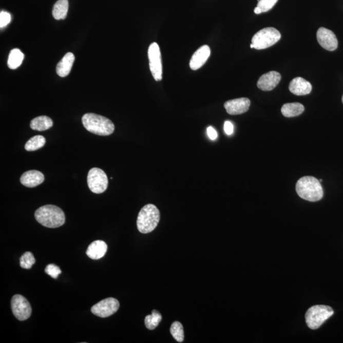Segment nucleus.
I'll return each instance as SVG.
<instances>
[{
  "mask_svg": "<svg viewBox=\"0 0 343 343\" xmlns=\"http://www.w3.org/2000/svg\"><path fill=\"white\" fill-rule=\"evenodd\" d=\"M162 318L160 313L158 311L154 310L151 315H147L145 318L144 323H145L146 328L149 330H154L159 325Z\"/></svg>",
  "mask_w": 343,
  "mask_h": 343,
  "instance_id": "24",
  "label": "nucleus"
},
{
  "mask_svg": "<svg viewBox=\"0 0 343 343\" xmlns=\"http://www.w3.org/2000/svg\"><path fill=\"white\" fill-rule=\"evenodd\" d=\"M11 308L13 315L18 320H26L30 317L32 312L31 305L28 300L21 295L16 294L12 297Z\"/></svg>",
  "mask_w": 343,
  "mask_h": 343,
  "instance_id": "9",
  "label": "nucleus"
},
{
  "mask_svg": "<svg viewBox=\"0 0 343 343\" xmlns=\"http://www.w3.org/2000/svg\"><path fill=\"white\" fill-rule=\"evenodd\" d=\"M317 37L319 44L327 50L334 51L338 46V42L333 32L325 28L318 29Z\"/></svg>",
  "mask_w": 343,
  "mask_h": 343,
  "instance_id": "11",
  "label": "nucleus"
},
{
  "mask_svg": "<svg viewBox=\"0 0 343 343\" xmlns=\"http://www.w3.org/2000/svg\"><path fill=\"white\" fill-rule=\"evenodd\" d=\"M257 7L261 10L262 12H266L272 9L275 4H277L278 0H257Z\"/></svg>",
  "mask_w": 343,
  "mask_h": 343,
  "instance_id": "27",
  "label": "nucleus"
},
{
  "mask_svg": "<svg viewBox=\"0 0 343 343\" xmlns=\"http://www.w3.org/2000/svg\"><path fill=\"white\" fill-rule=\"evenodd\" d=\"M119 307L120 303L117 299L109 297L93 305L91 308V312L98 317L106 318L116 313Z\"/></svg>",
  "mask_w": 343,
  "mask_h": 343,
  "instance_id": "10",
  "label": "nucleus"
},
{
  "mask_svg": "<svg viewBox=\"0 0 343 343\" xmlns=\"http://www.w3.org/2000/svg\"><path fill=\"white\" fill-rule=\"evenodd\" d=\"M147 55L149 61V69L153 77L156 81H161L162 80L163 73L162 56L159 45L157 43L154 42L150 45Z\"/></svg>",
  "mask_w": 343,
  "mask_h": 343,
  "instance_id": "8",
  "label": "nucleus"
},
{
  "mask_svg": "<svg viewBox=\"0 0 343 343\" xmlns=\"http://www.w3.org/2000/svg\"><path fill=\"white\" fill-rule=\"evenodd\" d=\"M45 177L41 172L33 170L26 172L21 177V184L28 187H34L44 183Z\"/></svg>",
  "mask_w": 343,
  "mask_h": 343,
  "instance_id": "16",
  "label": "nucleus"
},
{
  "mask_svg": "<svg viewBox=\"0 0 343 343\" xmlns=\"http://www.w3.org/2000/svg\"><path fill=\"white\" fill-rule=\"evenodd\" d=\"M25 55L18 49H14L10 51L8 59V66L11 69H15L22 64Z\"/></svg>",
  "mask_w": 343,
  "mask_h": 343,
  "instance_id": "22",
  "label": "nucleus"
},
{
  "mask_svg": "<svg viewBox=\"0 0 343 343\" xmlns=\"http://www.w3.org/2000/svg\"><path fill=\"white\" fill-rule=\"evenodd\" d=\"M53 123L50 117L47 116H40L31 120L30 127L32 129L37 131H45L52 127Z\"/></svg>",
  "mask_w": 343,
  "mask_h": 343,
  "instance_id": "19",
  "label": "nucleus"
},
{
  "mask_svg": "<svg viewBox=\"0 0 343 343\" xmlns=\"http://www.w3.org/2000/svg\"><path fill=\"white\" fill-rule=\"evenodd\" d=\"M251 49H254V45L253 44H251Z\"/></svg>",
  "mask_w": 343,
  "mask_h": 343,
  "instance_id": "33",
  "label": "nucleus"
},
{
  "mask_svg": "<svg viewBox=\"0 0 343 343\" xmlns=\"http://www.w3.org/2000/svg\"><path fill=\"white\" fill-rule=\"evenodd\" d=\"M207 135L208 138L211 139V140L214 141L218 138V133H217L216 130L214 129L213 127H208L207 129Z\"/></svg>",
  "mask_w": 343,
  "mask_h": 343,
  "instance_id": "31",
  "label": "nucleus"
},
{
  "mask_svg": "<svg viewBox=\"0 0 343 343\" xmlns=\"http://www.w3.org/2000/svg\"><path fill=\"white\" fill-rule=\"evenodd\" d=\"M211 55V49L208 45H203L193 55L189 62V67L192 70L196 71L202 68Z\"/></svg>",
  "mask_w": 343,
  "mask_h": 343,
  "instance_id": "14",
  "label": "nucleus"
},
{
  "mask_svg": "<svg viewBox=\"0 0 343 343\" xmlns=\"http://www.w3.org/2000/svg\"><path fill=\"white\" fill-rule=\"evenodd\" d=\"M82 123L88 132L99 136L112 135L115 131V125L107 118L94 113H87L82 117Z\"/></svg>",
  "mask_w": 343,
  "mask_h": 343,
  "instance_id": "3",
  "label": "nucleus"
},
{
  "mask_svg": "<svg viewBox=\"0 0 343 343\" xmlns=\"http://www.w3.org/2000/svg\"><path fill=\"white\" fill-rule=\"evenodd\" d=\"M296 190L299 197L310 202H317L323 196L320 181L312 176H305L299 179L296 185Z\"/></svg>",
  "mask_w": 343,
  "mask_h": 343,
  "instance_id": "2",
  "label": "nucleus"
},
{
  "mask_svg": "<svg viewBox=\"0 0 343 343\" xmlns=\"http://www.w3.org/2000/svg\"><path fill=\"white\" fill-rule=\"evenodd\" d=\"M45 272L51 277L56 279L61 273L60 268L54 264H48L45 269Z\"/></svg>",
  "mask_w": 343,
  "mask_h": 343,
  "instance_id": "28",
  "label": "nucleus"
},
{
  "mask_svg": "<svg viewBox=\"0 0 343 343\" xmlns=\"http://www.w3.org/2000/svg\"><path fill=\"white\" fill-rule=\"evenodd\" d=\"M304 111V107L298 103L283 104L281 111L284 117L291 118L299 116Z\"/></svg>",
  "mask_w": 343,
  "mask_h": 343,
  "instance_id": "20",
  "label": "nucleus"
},
{
  "mask_svg": "<svg viewBox=\"0 0 343 343\" xmlns=\"http://www.w3.org/2000/svg\"><path fill=\"white\" fill-rule=\"evenodd\" d=\"M87 183L90 191L93 194H103L108 186V177L101 168H92L88 172Z\"/></svg>",
  "mask_w": 343,
  "mask_h": 343,
  "instance_id": "7",
  "label": "nucleus"
},
{
  "mask_svg": "<svg viewBox=\"0 0 343 343\" xmlns=\"http://www.w3.org/2000/svg\"><path fill=\"white\" fill-rule=\"evenodd\" d=\"M35 258L30 252H26L20 258V266L24 269H31L35 263Z\"/></svg>",
  "mask_w": 343,
  "mask_h": 343,
  "instance_id": "26",
  "label": "nucleus"
},
{
  "mask_svg": "<svg viewBox=\"0 0 343 343\" xmlns=\"http://www.w3.org/2000/svg\"><path fill=\"white\" fill-rule=\"evenodd\" d=\"M75 60L73 53H67L56 67V72L59 76L66 77L70 73Z\"/></svg>",
  "mask_w": 343,
  "mask_h": 343,
  "instance_id": "18",
  "label": "nucleus"
},
{
  "mask_svg": "<svg viewBox=\"0 0 343 343\" xmlns=\"http://www.w3.org/2000/svg\"><path fill=\"white\" fill-rule=\"evenodd\" d=\"M11 21V15L9 12L2 11L0 12V27L1 28L7 26Z\"/></svg>",
  "mask_w": 343,
  "mask_h": 343,
  "instance_id": "29",
  "label": "nucleus"
},
{
  "mask_svg": "<svg viewBox=\"0 0 343 343\" xmlns=\"http://www.w3.org/2000/svg\"><path fill=\"white\" fill-rule=\"evenodd\" d=\"M108 245L103 240H96L88 246L86 254L90 259L98 260L105 255Z\"/></svg>",
  "mask_w": 343,
  "mask_h": 343,
  "instance_id": "17",
  "label": "nucleus"
},
{
  "mask_svg": "<svg viewBox=\"0 0 343 343\" xmlns=\"http://www.w3.org/2000/svg\"><path fill=\"white\" fill-rule=\"evenodd\" d=\"M160 219L159 209L154 204H147L144 206L139 212L137 219V226L139 232L146 234L156 228Z\"/></svg>",
  "mask_w": 343,
  "mask_h": 343,
  "instance_id": "4",
  "label": "nucleus"
},
{
  "mask_svg": "<svg viewBox=\"0 0 343 343\" xmlns=\"http://www.w3.org/2000/svg\"><path fill=\"white\" fill-rule=\"evenodd\" d=\"M34 217L40 224L49 228H56L65 223V214L61 208L55 205L42 206L37 209Z\"/></svg>",
  "mask_w": 343,
  "mask_h": 343,
  "instance_id": "1",
  "label": "nucleus"
},
{
  "mask_svg": "<svg viewBox=\"0 0 343 343\" xmlns=\"http://www.w3.org/2000/svg\"><path fill=\"white\" fill-rule=\"evenodd\" d=\"M281 75L277 71H270L264 74L259 78L257 82V87L263 91H270L274 89L279 84Z\"/></svg>",
  "mask_w": 343,
  "mask_h": 343,
  "instance_id": "13",
  "label": "nucleus"
},
{
  "mask_svg": "<svg viewBox=\"0 0 343 343\" xmlns=\"http://www.w3.org/2000/svg\"><path fill=\"white\" fill-rule=\"evenodd\" d=\"M281 34L277 29L266 28L261 29L252 39V44L256 50L266 49L273 46L280 40Z\"/></svg>",
  "mask_w": 343,
  "mask_h": 343,
  "instance_id": "6",
  "label": "nucleus"
},
{
  "mask_svg": "<svg viewBox=\"0 0 343 343\" xmlns=\"http://www.w3.org/2000/svg\"><path fill=\"white\" fill-rule=\"evenodd\" d=\"M332 308L326 305H315L308 310L305 319L308 328L315 330L334 314Z\"/></svg>",
  "mask_w": 343,
  "mask_h": 343,
  "instance_id": "5",
  "label": "nucleus"
},
{
  "mask_svg": "<svg viewBox=\"0 0 343 343\" xmlns=\"http://www.w3.org/2000/svg\"><path fill=\"white\" fill-rule=\"evenodd\" d=\"M68 0H58L53 8V17L56 20H65L68 14Z\"/></svg>",
  "mask_w": 343,
  "mask_h": 343,
  "instance_id": "21",
  "label": "nucleus"
},
{
  "mask_svg": "<svg viewBox=\"0 0 343 343\" xmlns=\"http://www.w3.org/2000/svg\"><path fill=\"white\" fill-rule=\"evenodd\" d=\"M342 103H343V96H342Z\"/></svg>",
  "mask_w": 343,
  "mask_h": 343,
  "instance_id": "34",
  "label": "nucleus"
},
{
  "mask_svg": "<svg viewBox=\"0 0 343 343\" xmlns=\"http://www.w3.org/2000/svg\"><path fill=\"white\" fill-rule=\"evenodd\" d=\"M172 336L179 342L184 341V334L183 325L179 321H174L170 329Z\"/></svg>",
  "mask_w": 343,
  "mask_h": 343,
  "instance_id": "25",
  "label": "nucleus"
},
{
  "mask_svg": "<svg viewBox=\"0 0 343 343\" xmlns=\"http://www.w3.org/2000/svg\"><path fill=\"white\" fill-rule=\"evenodd\" d=\"M254 13H256V14H260V13H261V10L259 9V7H256L255 9H254Z\"/></svg>",
  "mask_w": 343,
  "mask_h": 343,
  "instance_id": "32",
  "label": "nucleus"
},
{
  "mask_svg": "<svg viewBox=\"0 0 343 343\" xmlns=\"http://www.w3.org/2000/svg\"><path fill=\"white\" fill-rule=\"evenodd\" d=\"M289 88L294 95L305 96L312 92V86L307 80L301 77H297L292 80Z\"/></svg>",
  "mask_w": 343,
  "mask_h": 343,
  "instance_id": "15",
  "label": "nucleus"
},
{
  "mask_svg": "<svg viewBox=\"0 0 343 343\" xmlns=\"http://www.w3.org/2000/svg\"><path fill=\"white\" fill-rule=\"evenodd\" d=\"M224 130L225 133H226L227 135H232L233 130H234V127H233V123L230 121L225 122L224 125Z\"/></svg>",
  "mask_w": 343,
  "mask_h": 343,
  "instance_id": "30",
  "label": "nucleus"
},
{
  "mask_svg": "<svg viewBox=\"0 0 343 343\" xmlns=\"http://www.w3.org/2000/svg\"><path fill=\"white\" fill-rule=\"evenodd\" d=\"M46 140L44 136H35L29 139L25 144V148L28 151H34L45 146Z\"/></svg>",
  "mask_w": 343,
  "mask_h": 343,
  "instance_id": "23",
  "label": "nucleus"
},
{
  "mask_svg": "<svg viewBox=\"0 0 343 343\" xmlns=\"http://www.w3.org/2000/svg\"><path fill=\"white\" fill-rule=\"evenodd\" d=\"M251 101L248 98H242L227 101L224 106L227 113L237 115L245 113L249 110Z\"/></svg>",
  "mask_w": 343,
  "mask_h": 343,
  "instance_id": "12",
  "label": "nucleus"
}]
</instances>
